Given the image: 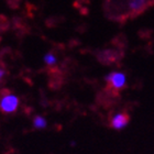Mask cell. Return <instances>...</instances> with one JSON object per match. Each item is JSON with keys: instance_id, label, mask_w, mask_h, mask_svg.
Listing matches in <instances>:
<instances>
[{"instance_id": "cell-1", "label": "cell", "mask_w": 154, "mask_h": 154, "mask_svg": "<svg viewBox=\"0 0 154 154\" xmlns=\"http://www.w3.org/2000/svg\"><path fill=\"white\" fill-rule=\"evenodd\" d=\"M19 106V99L18 97L12 95V94H6L1 97V103H0V108L3 113H12L14 112Z\"/></svg>"}, {"instance_id": "cell-2", "label": "cell", "mask_w": 154, "mask_h": 154, "mask_svg": "<svg viewBox=\"0 0 154 154\" xmlns=\"http://www.w3.org/2000/svg\"><path fill=\"white\" fill-rule=\"evenodd\" d=\"M106 80L108 83V86L110 89L118 91L122 89L125 86V75L120 72H112L106 77Z\"/></svg>"}, {"instance_id": "cell-3", "label": "cell", "mask_w": 154, "mask_h": 154, "mask_svg": "<svg viewBox=\"0 0 154 154\" xmlns=\"http://www.w3.org/2000/svg\"><path fill=\"white\" fill-rule=\"evenodd\" d=\"M129 120H130V117H129L128 113H118L112 119H111V122H110V125L111 128L117 129V130H120V129L125 128V125L129 123Z\"/></svg>"}, {"instance_id": "cell-4", "label": "cell", "mask_w": 154, "mask_h": 154, "mask_svg": "<svg viewBox=\"0 0 154 154\" xmlns=\"http://www.w3.org/2000/svg\"><path fill=\"white\" fill-rule=\"evenodd\" d=\"M33 125L36 129H44L46 127V120L41 116H36L35 118L33 119Z\"/></svg>"}, {"instance_id": "cell-5", "label": "cell", "mask_w": 154, "mask_h": 154, "mask_svg": "<svg viewBox=\"0 0 154 154\" xmlns=\"http://www.w3.org/2000/svg\"><path fill=\"white\" fill-rule=\"evenodd\" d=\"M56 56H55L53 53H48V54L44 56V62L45 64L48 65V66H53V65L56 63Z\"/></svg>"}]
</instances>
